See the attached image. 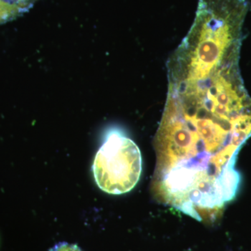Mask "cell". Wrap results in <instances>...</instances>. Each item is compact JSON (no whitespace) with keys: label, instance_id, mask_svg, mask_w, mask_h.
<instances>
[{"label":"cell","instance_id":"6da1fadb","mask_svg":"<svg viewBox=\"0 0 251 251\" xmlns=\"http://www.w3.org/2000/svg\"><path fill=\"white\" fill-rule=\"evenodd\" d=\"M92 169L100 190L109 194H125L139 181L141 153L133 140L112 130L96 155Z\"/></svg>","mask_w":251,"mask_h":251},{"label":"cell","instance_id":"7a4b0ae2","mask_svg":"<svg viewBox=\"0 0 251 251\" xmlns=\"http://www.w3.org/2000/svg\"><path fill=\"white\" fill-rule=\"evenodd\" d=\"M24 10L6 0H0V24L7 22L22 14Z\"/></svg>","mask_w":251,"mask_h":251},{"label":"cell","instance_id":"3957f363","mask_svg":"<svg viewBox=\"0 0 251 251\" xmlns=\"http://www.w3.org/2000/svg\"><path fill=\"white\" fill-rule=\"evenodd\" d=\"M51 251H82L80 248L75 244L68 243H60L57 244Z\"/></svg>","mask_w":251,"mask_h":251},{"label":"cell","instance_id":"277c9868","mask_svg":"<svg viewBox=\"0 0 251 251\" xmlns=\"http://www.w3.org/2000/svg\"><path fill=\"white\" fill-rule=\"evenodd\" d=\"M6 1L17 5L20 8L24 10V11H26V10L30 8L37 0H6Z\"/></svg>","mask_w":251,"mask_h":251}]
</instances>
